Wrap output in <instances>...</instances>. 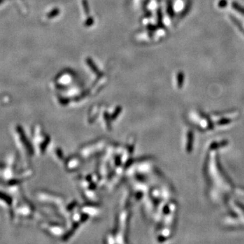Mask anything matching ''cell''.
Instances as JSON below:
<instances>
[{
	"label": "cell",
	"mask_w": 244,
	"mask_h": 244,
	"mask_svg": "<svg viewBox=\"0 0 244 244\" xmlns=\"http://www.w3.org/2000/svg\"><path fill=\"white\" fill-rule=\"evenodd\" d=\"M0 207L6 210L10 220H14V208L13 197L8 192L0 190Z\"/></svg>",
	"instance_id": "6da1fadb"
}]
</instances>
